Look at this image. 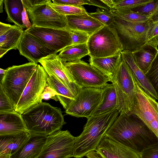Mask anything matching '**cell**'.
I'll return each instance as SVG.
<instances>
[{
  "label": "cell",
  "instance_id": "1",
  "mask_svg": "<svg viewBox=\"0 0 158 158\" xmlns=\"http://www.w3.org/2000/svg\"><path fill=\"white\" fill-rule=\"evenodd\" d=\"M106 135L139 154L144 149L158 143V138L137 115L120 113Z\"/></svg>",
  "mask_w": 158,
  "mask_h": 158
},
{
  "label": "cell",
  "instance_id": "2",
  "mask_svg": "<svg viewBox=\"0 0 158 158\" xmlns=\"http://www.w3.org/2000/svg\"><path fill=\"white\" fill-rule=\"evenodd\" d=\"M119 114L116 110L87 118L82 132L76 137L73 157L82 158L95 151Z\"/></svg>",
  "mask_w": 158,
  "mask_h": 158
},
{
  "label": "cell",
  "instance_id": "3",
  "mask_svg": "<svg viewBox=\"0 0 158 158\" xmlns=\"http://www.w3.org/2000/svg\"><path fill=\"white\" fill-rule=\"evenodd\" d=\"M22 116L30 134L48 136L66 124L60 109L46 102L33 106Z\"/></svg>",
  "mask_w": 158,
  "mask_h": 158
},
{
  "label": "cell",
  "instance_id": "4",
  "mask_svg": "<svg viewBox=\"0 0 158 158\" xmlns=\"http://www.w3.org/2000/svg\"><path fill=\"white\" fill-rule=\"evenodd\" d=\"M37 65L30 62L20 65H13L7 68L6 73L2 76L0 83L14 109Z\"/></svg>",
  "mask_w": 158,
  "mask_h": 158
},
{
  "label": "cell",
  "instance_id": "5",
  "mask_svg": "<svg viewBox=\"0 0 158 158\" xmlns=\"http://www.w3.org/2000/svg\"><path fill=\"white\" fill-rule=\"evenodd\" d=\"M110 81L116 92L119 113L130 114L135 98L136 86L134 78L122 58Z\"/></svg>",
  "mask_w": 158,
  "mask_h": 158
},
{
  "label": "cell",
  "instance_id": "6",
  "mask_svg": "<svg viewBox=\"0 0 158 158\" xmlns=\"http://www.w3.org/2000/svg\"><path fill=\"white\" fill-rule=\"evenodd\" d=\"M114 17V22L111 26L116 31L123 51L133 52L146 43L150 26L148 21L137 23Z\"/></svg>",
  "mask_w": 158,
  "mask_h": 158
},
{
  "label": "cell",
  "instance_id": "7",
  "mask_svg": "<svg viewBox=\"0 0 158 158\" xmlns=\"http://www.w3.org/2000/svg\"><path fill=\"white\" fill-rule=\"evenodd\" d=\"M87 45L90 58L111 56L123 50L116 31L111 26H104L94 32Z\"/></svg>",
  "mask_w": 158,
  "mask_h": 158
},
{
  "label": "cell",
  "instance_id": "8",
  "mask_svg": "<svg viewBox=\"0 0 158 158\" xmlns=\"http://www.w3.org/2000/svg\"><path fill=\"white\" fill-rule=\"evenodd\" d=\"M48 76L42 66L38 64L14 108L21 114L42 102V96L47 85Z\"/></svg>",
  "mask_w": 158,
  "mask_h": 158
},
{
  "label": "cell",
  "instance_id": "9",
  "mask_svg": "<svg viewBox=\"0 0 158 158\" xmlns=\"http://www.w3.org/2000/svg\"><path fill=\"white\" fill-rule=\"evenodd\" d=\"M135 81V96L130 114L139 117L158 138V103Z\"/></svg>",
  "mask_w": 158,
  "mask_h": 158
},
{
  "label": "cell",
  "instance_id": "10",
  "mask_svg": "<svg viewBox=\"0 0 158 158\" xmlns=\"http://www.w3.org/2000/svg\"><path fill=\"white\" fill-rule=\"evenodd\" d=\"M102 97V88H81L65 112L73 116L88 118L99 106Z\"/></svg>",
  "mask_w": 158,
  "mask_h": 158
},
{
  "label": "cell",
  "instance_id": "11",
  "mask_svg": "<svg viewBox=\"0 0 158 158\" xmlns=\"http://www.w3.org/2000/svg\"><path fill=\"white\" fill-rule=\"evenodd\" d=\"M76 137L68 130H59L47 136L46 143L36 158L73 157Z\"/></svg>",
  "mask_w": 158,
  "mask_h": 158
},
{
  "label": "cell",
  "instance_id": "12",
  "mask_svg": "<svg viewBox=\"0 0 158 158\" xmlns=\"http://www.w3.org/2000/svg\"><path fill=\"white\" fill-rule=\"evenodd\" d=\"M65 64L81 88H101L110 81L96 68L83 60L67 62Z\"/></svg>",
  "mask_w": 158,
  "mask_h": 158
},
{
  "label": "cell",
  "instance_id": "13",
  "mask_svg": "<svg viewBox=\"0 0 158 158\" xmlns=\"http://www.w3.org/2000/svg\"><path fill=\"white\" fill-rule=\"evenodd\" d=\"M25 30L57 52L73 44L71 32L68 29L42 27L32 25L30 28Z\"/></svg>",
  "mask_w": 158,
  "mask_h": 158
},
{
  "label": "cell",
  "instance_id": "14",
  "mask_svg": "<svg viewBox=\"0 0 158 158\" xmlns=\"http://www.w3.org/2000/svg\"><path fill=\"white\" fill-rule=\"evenodd\" d=\"M49 2L26 10L32 25L42 27L68 29L66 16L56 10Z\"/></svg>",
  "mask_w": 158,
  "mask_h": 158
},
{
  "label": "cell",
  "instance_id": "15",
  "mask_svg": "<svg viewBox=\"0 0 158 158\" xmlns=\"http://www.w3.org/2000/svg\"><path fill=\"white\" fill-rule=\"evenodd\" d=\"M39 62L49 76L56 77L75 96L81 88L76 82L70 71L57 54L49 55Z\"/></svg>",
  "mask_w": 158,
  "mask_h": 158
},
{
  "label": "cell",
  "instance_id": "16",
  "mask_svg": "<svg viewBox=\"0 0 158 158\" xmlns=\"http://www.w3.org/2000/svg\"><path fill=\"white\" fill-rule=\"evenodd\" d=\"M20 55L30 62L37 64L43 58L49 55L57 54L33 36L24 31L18 49Z\"/></svg>",
  "mask_w": 158,
  "mask_h": 158
},
{
  "label": "cell",
  "instance_id": "17",
  "mask_svg": "<svg viewBox=\"0 0 158 158\" xmlns=\"http://www.w3.org/2000/svg\"><path fill=\"white\" fill-rule=\"evenodd\" d=\"M95 151L104 158H140L133 149L106 135Z\"/></svg>",
  "mask_w": 158,
  "mask_h": 158
},
{
  "label": "cell",
  "instance_id": "18",
  "mask_svg": "<svg viewBox=\"0 0 158 158\" xmlns=\"http://www.w3.org/2000/svg\"><path fill=\"white\" fill-rule=\"evenodd\" d=\"M24 31L15 25L0 22V57L8 51L18 49Z\"/></svg>",
  "mask_w": 158,
  "mask_h": 158
},
{
  "label": "cell",
  "instance_id": "19",
  "mask_svg": "<svg viewBox=\"0 0 158 158\" xmlns=\"http://www.w3.org/2000/svg\"><path fill=\"white\" fill-rule=\"evenodd\" d=\"M29 132L22 114L14 110L0 113V136Z\"/></svg>",
  "mask_w": 158,
  "mask_h": 158
},
{
  "label": "cell",
  "instance_id": "20",
  "mask_svg": "<svg viewBox=\"0 0 158 158\" xmlns=\"http://www.w3.org/2000/svg\"><path fill=\"white\" fill-rule=\"evenodd\" d=\"M67 28L85 32L90 36L104 25L86 14L66 15Z\"/></svg>",
  "mask_w": 158,
  "mask_h": 158
},
{
  "label": "cell",
  "instance_id": "21",
  "mask_svg": "<svg viewBox=\"0 0 158 158\" xmlns=\"http://www.w3.org/2000/svg\"><path fill=\"white\" fill-rule=\"evenodd\" d=\"M121 53L122 58L126 63L135 81L151 97L157 100L156 93L145 74L135 62L132 52L128 51H123Z\"/></svg>",
  "mask_w": 158,
  "mask_h": 158
},
{
  "label": "cell",
  "instance_id": "22",
  "mask_svg": "<svg viewBox=\"0 0 158 158\" xmlns=\"http://www.w3.org/2000/svg\"><path fill=\"white\" fill-rule=\"evenodd\" d=\"M29 139L11 158H36L46 143L47 136L30 134Z\"/></svg>",
  "mask_w": 158,
  "mask_h": 158
},
{
  "label": "cell",
  "instance_id": "23",
  "mask_svg": "<svg viewBox=\"0 0 158 158\" xmlns=\"http://www.w3.org/2000/svg\"><path fill=\"white\" fill-rule=\"evenodd\" d=\"M122 60L121 52L116 55L100 58H90L89 64L110 79Z\"/></svg>",
  "mask_w": 158,
  "mask_h": 158
},
{
  "label": "cell",
  "instance_id": "24",
  "mask_svg": "<svg viewBox=\"0 0 158 158\" xmlns=\"http://www.w3.org/2000/svg\"><path fill=\"white\" fill-rule=\"evenodd\" d=\"M158 52L157 48L146 43L132 54L136 64L145 74Z\"/></svg>",
  "mask_w": 158,
  "mask_h": 158
},
{
  "label": "cell",
  "instance_id": "25",
  "mask_svg": "<svg viewBox=\"0 0 158 158\" xmlns=\"http://www.w3.org/2000/svg\"><path fill=\"white\" fill-rule=\"evenodd\" d=\"M30 136L29 132L0 136V154H9L12 155L28 140Z\"/></svg>",
  "mask_w": 158,
  "mask_h": 158
},
{
  "label": "cell",
  "instance_id": "26",
  "mask_svg": "<svg viewBox=\"0 0 158 158\" xmlns=\"http://www.w3.org/2000/svg\"><path fill=\"white\" fill-rule=\"evenodd\" d=\"M101 88L102 90L101 102L92 116L117 110V96L113 84L107 83Z\"/></svg>",
  "mask_w": 158,
  "mask_h": 158
},
{
  "label": "cell",
  "instance_id": "27",
  "mask_svg": "<svg viewBox=\"0 0 158 158\" xmlns=\"http://www.w3.org/2000/svg\"><path fill=\"white\" fill-rule=\"evenodd\" d=\"M47 84L54 91L57 100L66 110L75 96L55 77L48 75Z\"/></svg>",
  "mask_w": 158,
  "mask_h": 158
},
{
  "label": "cell",
  "instance_id": "28",
  "mask_svg": "<svg viewBox=\"0 0 158 158\" xmlns=\"http://www.w3.org/2000/svg\"><path fill=\"white\" fill-rule=\"evenodd\" d=\"M4 8L7 15L6 20L23 29L22 13L24 6L22 0H4Z\"/></svg>",
  "mask_w": 158,
  "mask_h": 158
},
{
  "label": "cell",
  "instance_id": "29",
  "mask_svg": "<svg viewBox=\"0 0 158 158\" xmlns=\"http://www.w3.org/2000/svg\"><path fill=\"white\" fill-rule=\"evenodd\" d=\"M89 54L87 44H72L60 51L58 54L65 63L81 60Z\"/></svg>",
  "mask_w": 158,
  "mask_h": 158
},
{
  "label": "cell",
  "instance_id": "30",
  "mask_svg": "<svg viewBox=\"0 0 158 158\" xmlns=\"http://www.w3.org/2000/svg\"><path fill=\"white\" fill-rule=\"evenodd\" d=\"M114 16L125 20L137 23L148 21L150 16L138 13L131 10H111Z\"/></svg>",
  "mask_w": 158,
  "mask_h": 158
},
{
  "label": "cell",
  "instance_id": "31",
  "mask_svg": "<svg viewBox=\"0 0 158 158\" xmlns=\"http://www.w3.org/2000/svg\"><path fill=\"white\" fill-rule=\"evenodd\" d=\"M145 75L156 93L158 101V52Z\"/></svg>",
  "mask_w": 158,
  "mask_h": 158
},
{
  "label": "cell",
  "instance_id": "32",
  "mask_svg": "<svg viewBox=\"0 0 158 158\" xmlns=\"http://www.w3.org/2000/svg\"><path fill=\"white\" fill-rule=\"evenodd\" d=\"M50 5L59 13L65 15L85 14L88 13L85 8L81 6L69 5H58L53 4L50 0Z\"/></svg>",
  "mask_w": 158,
  "mask_h": 158
},
{
  "label": "cell",
  "instance_id": "33",
  "mask_svg": "<svg viewBox=\"0 0 158 158\" xmlns=\"http://www.w3.org/2000/svg\"><path fill=\"white\" fill-rule=\"evenodd\" d=\"M152 0H114V6L111 10H131L142 6Z\"/></svg>",
  "mask_w": 158,
  "mask_h": 158
},
{
  "label": "cell",
  "instance_id": "34",
  "mask_svg": "<svg viewBox=\"0 0 158 158\" xmlns=\"http://www.w3.org/2000/svg\"><path fill=\"white\" fill-rule=\"evenodd\" d=\"M91 17L98 20L104 26H111L114 23V17L110 10L96 9V12L88 13Z\"/></svg>",
  "mask_w": 158,
  "mask_h": 158
},
{
  "label": "cell",
  "instance_id": "35",
  "mask_svg": "<svg viewBox=\"0 0 158 158\" xmlns=\"http://www.w3.org/2000/svg\"><path fill=\"white\" fill-rule=\"evenodd\" d=\"M13 105L5 92L1 83L0 84V113L14 110Z\"/></svg>",
  "mask_w": 158,
  "mask_h": 158
},
{
  "label": "cell",
  "instance_id": "36",
  "mask_svg": "<svg viewBox=\"0 0 158 158\" xmlns=\"http://www.w3.org/2000/svg\"><path fill=\"white\" fill-rule=\"evenodd\" d=\"M146 43L157 48L158 46V22L150 23Z\"/></svg>",
  "mask_w": 158,
  "mask_h": 158
},
{
  "label": "cell",
  "instance_id": "37",
  "mask_svg": "<svg viewBox=\"0 0 158 158\" xmlns=\"http://www.w3.org/2000/svg\"><path fill=\"white\" fill-rule=\"evenodd\" d=\"M71 31L73 44H87L90 36L87 33L77 30Z\"/></svg>",
  "mask_w": 158,
  "mask_h": 158
},
{
  "label": "cell",
  "instance_id": "38",
  "mask_svg": "<svg viewBox=\"0 0 158 158\" xmlns=\"http://www.w3.org/2000/svg\"><path fill=\"white\" fill-rule=\"evenodd\" d=\"M139 155L140 158H158V143L144 149Z\"/></svg>",
  "mask_w": 158,
  "mask_h": 158
},
{
  "label": "cell",
  "instance_id": "39",
  "mask_svg": "<svg viewBox=\"0 0 158 158\" xmlns=\"http://www.w3.org/2000/svg\"><path fill=\"white\" fill-rule=\"evenodd\" d=\"M52 3L58 5H69L81 6L87 4V0H52Z\"/></svg>",
  "mask_w": 158,
  "mask_h": 158
},
{
  "label": "cell",
  "instance_id": "40",
  "mask_svg": "<svg viewBox=\"0 0 158 158\" xmlns=\"http://www.w3.org/2000/svg\"><path fill=\"white\" fill-rule=\"evenodd\" d=\"M23 6L27 10L35 6L48 2L49 0H22Z\"/></svg>",
  "mask_w": 158,
  "mask_h": 158
},
{
  "label": "cell",
  "instance_id": "41",
  "mask_svg": "<svg viewBox=\"0 0 158 158\" xmlns=\"http://www.w3.org/2000/svg\"><path fill=\"white\" fill-rule=\"evenodd\" d=\"M42 99L48 100L49 98H52L57 101L54 92L47 85L42 94Z\"/></svg>",
  "mask_w": 158,
  "mask_h": 158
},
{
  "label": "cell",
  "instance_id": "42",
  "mask_svg": "<svg viewBox=\"0 0 158 158\" xmlns=\"http://www.w3.org/2000/svg\"><path fill=\"white\" fill-rule=\"evenodd\" d=\"M88 5L96 6L103 10H110L111 9L104 4L101 0H87Z\"/></svg>",
  "mask_w": 158,
  "mask_h": 158
},
{
  "label": "cell",
  "instance_id": "43",
  "mask_svg": "<svg viewBox=\"0 0 158 158\" xmlns=\"http://www.w3.org/2000/svg\"><path fill=\"white\" fill-rule=\"evenodd\" d=\"M22 19L23 25L26 27L27 29L31 26L32 24L30 21L27 11L24 7L22 13Z\"/></svg>",
  "mask_w": 158,
  "mask_h": 158
},
{
  "label": "cell",
  "instance_id": "44",
  "mask_svg": "<svg viewBox=\"0 0 158 158\" xmlns=\"http://www.w3.org/2000/svg\"><path fill=\"white\" fill-rule=\"evenodd\" d=\"M102 1L111 9H112L114 6V0H101Z\"/></svg>",
  "mask_w": 158,
  "mask_h": 158
},
{
  "label": "cell",
  "instance_id": "45",
  "mask_svg": "<svg viewBox=\"0 0 158 158\" xmlns=\"http://www.w3.org/2000/svg\"><path fill=\"white\" fill-rule=\"evenodd\" d=\"M11 155L9 154H0V158H11Z\"/></svg>",
  "mask_w": 158,
  "mask_h": 158
},
{
  "label": "cell",
  "instance_id": "46",
  "mask_svg": "<svg viewBox=\"0 0 158 158\" xmlns=\"http://www.w3.org/2000/svg\"><path fill=\"white\" fill-rule=\"evenodd\" d=\"M3 0H0V12L2 13L3 12L2 10L3 8Z\"/></svg>",
  "mask_w": 158,
  "mask_h": 158
},
{
  "label": "cell",
  "instance_id": "47",
  "mask_svg": "<svg viewBox=\"0 0 158 158\" xmlns=\"http://www.w3.org/2000/svg\"><path fill=\"white\" fill-rule=\"evenodd\" d=\"M6 69L4 70L1 68L0 69V74L1 75H4L6 73Z\"/></svg>",
  "mask_w": 158,
  "mask_h": 158
}]
</instances>
